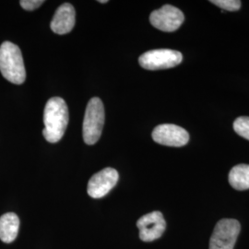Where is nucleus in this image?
Segmentation results:
<instances>
[{
    "label": "nucleus",
    "mask_w": 249,
    "mask_h": 249,
    "mask_svg": "<svg viewBox=\"0 0 249 249\" xmlns=\"http://www.w3.org/2000/svg\"><path fill=\"white\" fill-rule=\"evenodd\" d=\"M233 129L236 133L249 141V117L240 116L233 122Z\"/></svg>",
    "instance_id": "13"
},
{
    "label": "nucleus",
    "mask_w": 249,
    "mask_h": 249,
    "mask_svg": "<svg viewBox=\"0 0 249 249\" xmlns=\"http://www.w3.org/2000/svg\"><path fill=\"white\" fill-rule=\"evenodd\" d=\"M185 16L183 12L171 5H164L160 9L152 11L150 16L151 25L166 33L177 31L183 24Z\"/></svg>",
    "instance_id": "6"
},
{
    "label": "nucleus",
    "mask_w": 249,
    "mask_h": 249,
    "mask_svg": "<svg viewBox=\"0 0 249 249\" xmlns=\"http://www.w3.org/2000/svg\"><path fill=\"white\" fill-rule=\"evenodd\" d=\"M69 108L60 97L49 99L44 112L45 128L43 135L50 143L58 142L62 139L69 124Z\"/></svg>",
    "instance_id": "1"
},
{
    "label": "nucleus",
    "mask_w": 249,
    "mask_h": 249,
    "mask_svg": "<svg viewBox=\"0 0 249 249\" xmlns=\"http://www.w3.org/2000/svg\"><path fill=\"white\" fill-rule=\"evenodd\" d=\"M98 2H100V3H107L108 1L107 0H99Z\"/></svg>",
    "instance_id": "16"
},
{
    "label": "nucleus",
    "mask_w": 249,
    "mask_h": 249,
    "mask_svg": "<svg viewBox=\"0 0 249 249\" xmlns=\"http://www.w3.org/2000/svg\"><path fill=\"white\" fill-rule=\"evenodd\" d=\"M183 60L182 53L171 49H155L142 53L139 63L148 71H159L175 68Z\"/></svg>",
    "instance_id": "4"
},
{
    "label": "nucleus",
    "mask_w": 249,
    "mask_h": 249,
    "mask_svg": "<svg viewBox=\"0 0 249 249\" xmlns=\"http://www.w3.org/2000/svg\"><path fill=\"white\" fill-rule=\"evenodd\" d=\"M229 183L236 190L249 189V164H238L229 173Z\"/></svg>",
    "instance_id": "12"
},
{
    "label": "nucleus",
    "mask_w": 249,
    "mask_h": 249,
    "mask_svg": "<svg viewBox=\"0 0 249 249\" xmlns=\"http://www.w3.org/2000/svg\"><path fill=\"white\" fill-rule=\"evenodd\" d=\"M76 21V11L70 3L62 4L56 9L51 21V30L57 35H67L71 33Z\"/></svg>",
    "instance_id": "10"
},
{
    "label": "nucleus",
    "mask_w": 249,
    "mask_h": 249,
    "mask_svg": "<svg viewBox=\"0 0 249 249\" xmlns=\"http://www.w3.org/2000/svg\"><path fill=\"white\" fill-rule=\"evenodd\" d=\"M45 3L44 0H21L19 1V4L21 8L25 10H35L41 7Z\"/></svg>",
    "instance_id": "15"
},
{
    "label": "nucleus",
    "mask_w": 249,
    "mask_h": 249,
    "mask_svg": "<svg viewBox=\"0 0 249 249\" xmlns=\"http://www.w3.org/2000/svg\"><path fill=\"white\" fill-rule=\"evenodd\" d=\"M0 72L11 83L19 85L25 81L26 71L18 45L10 42L0 45Z\"/></svg>",
    "instance_id": "2"
},
{
    "label": "nucleus",
    "mask_w": 249,
    "mask_h": 249,
    "mask_svg": "<svg viewBox=\"0 0 249 249\" xmlns=\"http://www.w3.org/2000/svg\"><path fill=\"white\" fill-rule=\"evenodd\" d=\"M19 219L14 213H8L0 217V239L4 243H12L18 236Z\"/></svg>",
    "instance_id": "11"
},
{
    "label": "nucleus",
    "mask_w": 249,
    "mask_h": 249,
    "mask_svg": "<svg viewBox=\"0 0 249 249\" xmlns=\"http://www.w3.org/2000/svg\"><path fill=\"white\" fill-rule=\"evenodd\" d=\"M211 2L219 8L228 11H236L241 8L239 0H212Z\"/></svg>",
    "instance_id": "14"
},
{
    "label": "nucleus",
    "mask_w": 249,
    "mask_h": 249,
    "mask_svg": "<svg viewBox=\"0 0 249 249\" xmlns=\"http://www.w3.org/2000/svg\"><path fill=\"white\" fill-rule=\"evenodd\" d=\"M137 227L140 230V238L144 242L159 239L165 231L166 223L160 212H152L139 219Z\"/></svg>",
    "instance_id": "9"
},
{
    "label": "nucleus",
    "mask_w": 249,
    "mask_h": 249,
    "mask_svg": "<svg viewBox=\"0 0 249 249\" xmlns=\"http://www.w3.org/2000/svg\"><path fill=\"white\" fill-rule=\"evenodd\" d=\"M119 178L118 172L114 168L107 167L92 176L89 179L87 192L92 198H101L116 187Z\"/></svg>",
    "instance_id": "8"
},
{
    "label": "nucleus",
    "mask_w": 249,
    "mask_h": 249,
    "mask_svg": "<svg viewBox=\"0 0 249 249\" xmlns=\"http://www.w3.org/2000/svg\"><path fill=\"white\" fill-rule=\"evenodd\" d=\"M240 230V223L234 219L219 221L211 237L210 249H233Z\"/></svg>",
    "instance_id": "5"
},
{
    "label": "nucleus",
    "mask_w": 249,
    "mask_h": 249,
    "mask_svg": "<svg viewBox=\"0 0 249 249\" xmlns=\"http://www.w3.org/2000/svg\"><path fill=\"white\" fill-rule=\"evenodd\" d=\"M105 124V107L101 99L94 97L89 101L83 120V141L88 145L97 142Z\"/></svg>",
    "instance_id": "3"
},
{
    "label": "nucleus",
    "mask_w": 249,
    "mask_h": 249,
    "mask_svg": "<svg viewBox=\"0 0 249 249\" xmlns=\"http://www.w3.org/2000/svg\"><path fill=\"white\" fill-rule=\"evenodd\" d=\"M151 136L155 142L169 147H182L189 141L187 130L177 124H160L153 129Z\"/></svg>",
    "instance_id": "7"
}]
</instances>
